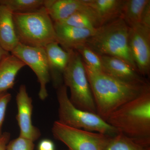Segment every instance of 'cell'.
Returning <instances> with one entry per match:
<instances>
[{
    "mask_svg": "<svg viewBox=\"0 0 150 150\" xmlns=\"http://www.w3.org/2000/svg\"><path fill=\"white\" fill-rule=\"evenodd\" d=\"M150 0H125L121 17L129 27L140 24L142 13Z\"/></svg>",
    "mask_w": 150,
    "mask_h": 150,
    "instance_id": "cell-19",
    "label": "cell"
},
{
    "mask_svg": "<svg viewBox=\"0 0 150 150\" xmlns=\"http://www.w3.org/2000/svg\"><path fill=\"white\" fill-rule=\"evenodd\" d=\"M11 97V95L8 91L0 92V135L2 134V128L5 118L6 111Z\"/></svg>",
    "mask_w": 150,
    "mask_h": 150,
    "instance_id": "cell-24",
    "label": "cell"
},
{
    "mask_svg": "<svg viewBox=\"0 0 150 150\" xmlns=\"http://www.w3.org/2000/svg\"></svg>",
    "mask_w": 150,
    "mask_h": 150,
    "instance_id": "cell-29",
    "label": "cell"
},
{
    "mask_svg": "<svg viewBox=\"0 0 150 150\" xmlns=\"http://www.w3.org/2000/svg\"><path fill=\"white\" fill-rule=\"evenodd\" d=\"M106 122L118 133L150 146V86L112 112Z\"/></svg>",
    "mask_w": 150,
    "mask_h": 150,
    "instance_id": "cell-2",
    "label": "cell"
},
{
    "mask_svg": "<svg viewBox=\"0 0 150 150\" xmlns=\"http://www.w3.org/2000/svg\"><path fill=\"white\" fill-rule=\"evenodd\" d=\"M84 5L85 6L82 10L76 13L69 18L62 21L55 23L79 28L95 30L101 26L99 20L93 10L85 4Z\"/></svg>",
    "mask_w": 150,
    "mask_h": 150,
    "instance_id": "cell-18",
    "label": "cell"
},
{
    "mask_svg": "<svg viewBox=\"0 0 150 150\" xmlns=\"http://www.w3.org/2000/svg\"><path fill=\"white\" fill-rule=\"evenodd\" d=\"M59 103L58 120L65 125L76 129L98 132L112 137L118 132L97 113L79 109L70 100L67 88L63 84L57 88Z\"/></svg>",
    "mask_w": 150,
    "mask_h": 150,
    "instance_id": "cell-5",
    "label": "cell"
},
{
    "mask_svg": "<svg viewBox=\"0 0 150 150\" xmlns=\"http://www.w3.org/2000/svg\"><path fill=\"white\" fill-rule=\"evenodd\" d=\"M17 107L16 120L19 127V137L34 142L40 136V131L33 124L32 99L28 93L26 86L21 85L20 86L16 96Z\"/></svg>",
    "mask_w": 150,
    "mask_h": 150,
    "instance_id": "cell-10",
    "label": "cell"
},
{
    "mask_svg": "<svg viewBox=\"0 0 150 150\" xmlns=\"http://www.w3.org/2000/svg\"><path fill=\"white\" fill-rule=\"evenodd\" d=\"M13 14L5 6L0 5V46L9 53H11L19 43Z\"/></svg>",
    "mask_w": 150,
    "mask_h": 150,
    "instance_id": "cell-16",
    "label": "cell"
},
{
    "mask_svg": "<svg viewBox=\"0 0 150 150\" xmlns=\"http://www.w3.org/2000/svg\"><path fill=\"white\" fill-rule=\"evenodd\" d=\"M10 53L6 51L1 46H0V61L2 60L5 57V56H7Z\"/></svg>",
    "mask_w": 150,
    "mask_h": 150,
    "instance_id": "cell-28",
    "label": "cell"
},
{
    "mask_svg": "<svg viewBox=\"0 0 150 150\" xmlns=\"http://www.w3.org/2000/svg\"><path fill=\"white\" fill-rule=\"evenodd\" d=\"M129 29L126 23L119 17L97 28L85 45L100 56L122 59L138 71L129 48Z\"/></svg>",
    "mask_w": 150,
    "mask_h": 150,
    "instance_id": "cell-3",
    "label": "cell"
},
{
    "mask_svg": "<svg viewBox=\"0 0 150 150\" xmlns=\"http://www.w3.org/2000/svg\"><path fill=\"white\" fill-rule=\"evenodd\" d=\"M25 66L20 59L11 54L0 61V92L13 88L17 75Z\"/></svg>",
    "mask_w": 150,
    "mask_h": 150,
    "instance_id": "cell-17",
    "label": "cell"
},
{
    "mask_svg": "<svg viewBox=\"0 0 150 150\" xmlns=\"http://www.w3.org/2000/svg\"><path fill=\"white\" fill-rule=\"evenodd\" d=\"M56 41L66 51H76L85 45L95 30L54 23Z\"/></svg>",
    "mask_w": 150,
    "mask_h": 150,
    "instance_id": "cell-11",
    "label": "cell"
},
{
    "mask_svg": "<svg viewBox=\"0 0 150 150\" xmlns=\"http://www.w3.org/2000/svg\"><path fill=\"white\" fill-rule=\"evenodd\" d=\"M30 68L40 84L38 96L41 100L48 96L47 86L51 80L46 51L42 47L25 46L19 43L11 52Z\"/></svg>",
    "mask_w": 150,
    "mask_h": 150,
    "instance_id": "cell-8",
    "label": "cell"
},
{
    "mask_svg": "<svg viewBox=\"0 0 150 150\" xmlns=\"http://www.w3.org/2000/svg\"><path fill=\"white\" fill-rule=\"evenodd\" d=\"M105 72L125 82L144 84L148 82L128 63L113 56H100Z\"/></svg>",
    "mask_w": 150,
    "mask_h": 150,
    "instance_id": "cell-13",
    "label": "cell"
},
{
    "mask_svg": "<svg viewBox=\"0 0 150 150\" xmlns=\"http://www.w3.org/2000/svg\"><path fill=\"white\" fill-rule=\"evenodd\" d=\"M85 6L82 0H44L43 4L54 23L67 19Z\"/></svg>",
    "mask_w": 150,
    "mask_h": 150,
    "instance_id": "cell-14",
    "label": "cell"
},
{
    "mask_svg": "<svg viewBox=\"0 0 150 150\" xmlns=\"http://www.w3.org/2000/svg\"><path fill=\"white\" fill-rule=\"evenodd\" d=\"M80 54L84 65L93 71H104L100 56L85 45L76 51Z\"/></svg>",
    "mask_w": 150,
    "mask_h": 150,
    "instance_id": "cell-22",
    "label": "cell"
},
{
    "mask_svg": "<svg viewBox=\"0 0 150 150\" xmlns=\"http://www.w3.org/2000/svg\"><path fill=\"white\" fill-rule=\"evenodd\" d=\"M84 4L91 8L101 25L121 16L125 0H82Z\"/></svg>",
    "mask_w": 150,
    "mask_h": 150,
    "instance_id": "cell-15",
    "label": "cell"
},
{
    "mask_svg": "<svg viewBox=\"0 0 150 150\" xmlns=\"http://www.w3.org/2000/svg\"><path fill=\"white\" fill-rule=\"evenodd\" d=\"M44 0H0V5L5 6L13 13H25L43 6Z\"/></svg>",
    "mask_w": 150,
    "mask_h": 150,
    "instance_id": "cell-21",
    "label": "cell"
},
{
    "mask_svg": "<svg viewBox=\"0 0 150 150\" xmlns=\"http://www.w3.org/2000/svg\"><path fill=\"white\" fill-rule=\"evenodd\" d=\"M13 15L19 43L44 48L56 42L54 22L44 7L32 11L13 13Z\"/></svg>",
    "mask_w": 150,
    "mask_h": 150,
    "instance_id": "cell-4",
    "label": "cell"
},
{
    "mask_svg": "<svg viewBox=\"0 0 150 150\" xmlns=\"http://www.w3.org/2000/svg\"><path fill=\"white\" fill-rule=\"evenodd\" d=\"M129 44L138 71L142 76L149 74L150 28L141 24L129 27Z\"/></svg>",
    "mask_w": 150,
    "mask_h": 150,
    "instance_id": "cell-9",
    "label": "cell"
},
{
    "mask_svg": "<svg viewBox=\"0 0 150 150\" xmlns=\"http://www.w3.org/2000/svg\"><path fill=\"white\" fill-rule=\"evenodd\" d=\"M140 24L150 28V1L147 4L143 11Z\"/></svg>",
    "mask_w": 150,
    "mask_h": 150,
    "instance_id": "cell-25",
    "label": "cell"
},
{
    "mask_svg": "<svg viewBox=\"0 0 150 150\" xmlns=\"http://www.w3.org/2000/svg\"><path fill=\"white\" fill-rule=\"evenodd\" d=\"M84 67L97 114L105 121L112 112L150 86L149 83L140 84L125 82L105 72L93 71Z\"/></svg>",
    "mask_w": 150,
    "mask_h": 150,
    "instance_id": "cell-1",
    "label": "cell"
},
{
    "mask_svg": "<svg viewBox=\"0 0 150 150\" xmlns=\"http://www.w3.org/2000/svg\"><path fill=\"white\" fill-rule=\"evenodd\" d=\"M38 150H55L54 142L49 139H44L38 144Z\"/></svg>",
    "mask_w": 150,
    "mask_h": 150,
    "instance_id": "cell-26",
    "label": "cell"
},
{
    "mask_svg": "<svg viewBox=\"0 0 150 150\" xmlns=\"http://www.w3.org/2000/svg\"><path fill=\"white\" fill-rule=\"evenodd\" d=\"M46 51L50 78L56 89L64 84L63 74L69 62L71 52L66 51L56 42L44 47Z\"/></svg>",
    "mask_w": 150,
    "mask_h": 150,
    "instance_id": "cell-12",
    "label": "cell"
},
{
    "mask_svg": "<svg viewBox=\"0 0 150 150\" xmlns=\"http://www.w3.org/2000/svg\"><path fill=\"white\" fill-rule=\"evenodd\" d=\"M103 150H150V146L141 144L121 133L110 137Z\"/></svg>",
    "mask_w": 150,
    "mask_h": 150,
    "instance_id": "cell-20",
    "label": "cell"
},
{
    "mask_svg": "<svg viewBox=\"0 0 150 150\" xmlns=\"http://www.w3.org/2000/svg\"><path fill=\"white\" fill-rule=\"evenodd\" d=\"M52 132L56 139L64 143L69 150H103L110 136L76 129L55 121Z\"/></svg>",
    "mask_w": 150,
    "mask_h": 150,
    "instance_id": "cell-7",
    "label": "cell"
},
{
    "mask_svg": "<svg viewBox=\"0 0 150 150\" xmlns=\"http://www.w3.org/2000/svg\"><path fill=\"white\" fill-rule=\"evenodd\" d=\"M70 52L69 62L63 74L64 84L70 90V100L79 109L97 113L81 57L77 51Z\"/></svg>",
    "mask_w": 150,
    "mask_h": 150,
    "instance_id": "cell-6",
    "label": "cell"
},
{
    "mask_svg": "<svg viewBox=\"0 0 150 150\" xmlns=\"http://www.w3.org/2000/svg\"><path fill=\"white\" fill-rule=\"evenodd\" d=\"M34 142L19 137L8 142L7 150H34Z\"/></svg>",
    "mask_w": 150,
    "mask_h": 150,
    "instance_id": "cell-23",
    "label": "cell"
},
{
    "mask_svg": "<svg viewBox=\"0 0 150 150\" xmlns=\"http://www.w3.org/2000/svg\"><path fill=\"white\" fill-rule=\"evenodd\" d=\"M10 137L11 134L8 132H4L0 135V150H7Z\"/></svg>",
    "mask_w": 150,
    "mask_h": 150,
    "instance_id": "cell-27",
    "label": "cell"
}]
</instances>
